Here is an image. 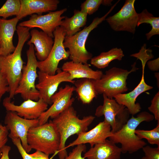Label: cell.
Returning a JSON list of instances; mask_svg holds the SVG:
<instances>
[{
  "instance_id": "obj_1",
  "label": "cell",
  "mask_w": 159,
  "mask_h": 159,
  "mask_svg": "<svg viewBox=\"0 0 159 159\" xmlns=\"http://www.w3.org/2000/svg\"><path fill=\"white\" fill-rule=\"evenodd\" d=\"M30 29L18 25L16 32L18 42L14 52L6 56L0 55V72L6 80L9 87V97L11 99L21 77L24 62L21 57L24 46L30 37Z\"/></svg>"
},
{
  "instance_id": "obj_2",
  "label": "cell",
  "mask_w": 159,
  "mask_h": 159,
  "mask_svg": "<svg viewBox=\"0 0 159 159\" xmlns=\"http://www.w3.org/2000/svg\"><path fill=\"white\" fill-rule=\"evenodd\" d=\"M95 118L90 115L79 118L76 111L72 106L52 120L60 135V144L57 153L59 159H65L68 155L65 148L67 139L72 135L87 131Z\"/></svg>"
},
{
  "instance_id": "obj_3",
  "label": "cell",
  "mask_w": 159,
  "mask_h": 159,
  "mask_svg": "<svg viewBox=\"0 0 159 159\" xmlns=\"http://www.w3.org/2000/svg\"><path fill=\"white\" fill-rule=\"evenodd\" d=\"M154 119L153 115L146 111H143L136 117L132 115L122 128L112 133L109 140L115 144L120 143L122 153L131 154L142 149L147 144L140 139L135 133L137 127L142 122H150Z\"/></svg>"
},
{
  "instance_id": "obj_4",
  "label": "cell",
  "mask_w": 159,
  "mask_h": 159,
  "mask_svg": "<svg viewBox=\"0 0 159 159\" xmlns=\"http://www.w3.org/2000/svg\"><path fill=\"white\" fill-rule=\"evenodd\" d=\"M117 2L103 16L96 17L88 26L70 36H65L63 42L65 48L68 49L70 59L75 62L87 64L88 61L92 57V53L87 51L85 47L86 41L90 32L104 21L117 4Z\"/></svg>"
},
{
  "instance_id": "obj_5",
  "label": "cell",
  "mask_w": 159,
  "mask_h": 159,
  "mask_svg": "<svg viewBox=\"0 0 159 159\" xmlns=\"http://www.w3.org/2000/svg\"><path fill=\"white\" fill-rule=\"evenodd\" d=\"M27 141L30 148L49 155L57 153L60 144V135L52 120L29 129Z\"/></svg>"
},
{
  "instance_id": "obj_6",
  "label": "cell",
  "mask_w": 159,
  "mask_h": 159,
  "mask_svg": "<svg viewBox=\"0 0 159 159\" xmlns=\"http://www.w3.org/2000/svg\"><path fill=\"white\" fill-rule=\"evenodd\" d=\"M135 62L132 65L130 71L117 67H113L106 71L101 78L93 80L95 89L98 94H102L110 99L117 95L127 91L126 80L131 73L138 69L135 67Z\"/></svg>"
},
{
  "instance_id": "obj_7",
  "label": "cell",
  "mask_w": 159,
  "mask_h": 159,
  "mask_svg": "<svg viewBox=\"0 0 159 159\" xmlns=\"http://www.w3.org/2000/svg\"><path fill=\"white\" fill-rule=\"evenodd\" d=\"M29 46L26 51L27 64L23 66L21 77L15 95L20 94L24 100L29 99L36 101L39 99V92L35 83L38 77L37 73L38 61L35 56L34 46L32 44Z\"/></svg>"
},
{
  "instance_id": "obj_8",
  "label": "cell",
  "mask_w": 159,
  "mask_h": 159,
  "mask_svg": "<svg viewBox=\"0 0 159 159\" xmlns=\"http://www.w3.org/2000/svg\"><path fill=\"white\" fill-rule=\"evenodd\" d=\"M102 105L96 109L95 115L98 117L104 116V121L110 126L112 133L120 130L129 119L130 113L125 106L118 103L113 99L103 94Z\"/></svg>"
},
{
  "instance_id": "obj_9",
  "label": "cell",
  "mask_w": 159,
  "mask_h": 159,
  "mask_svg": "<svg viewBox=\"0 0 159 159\" xmlns=\"http://www.w3.org/2000/svg\"><path fill=\"white\" fill-rule=\"evenodd\" d=\"M54 43L48 57L44 60L38 61L39 71L51 75L55 74L59 69V62L66 60L69 57V51L64 48L63 42L66 36L63 28L57 27L53 33Z\"/></svg>"
},
{
  "instance_id": "obj_10",
  "label": "cell",
  "mask_w": 159,
  "mask_h": 159,
  "mask_svg": "<svg viewBox=\"0 0 159 159\" xmlns=\"http://www.w3.org/2000/svg\"><path fill=\"white\" fill-rule=\"evenodd\" d=\"M135 0H126L120 9L105 20L111 28L115 31H126L135 34L138 19L136 11Z\"/></svg>"
},
{
  "instance_id": "obj_11",
  "label": "cell",
  "mask_w": 159,
  "mask_h": 159,
  "mask_svg": "<svg viewBox=\"0 0 159 159\" xmlns=\"http://www.w3.org/2000/svg\"><path fill=\"white\" fill-rule=\"evenodd\" d=\"M38 82L36 87L39 93V99L43 100L47 104H52V96L57 92L59 85L66 82L74 84L75 80H72L69 74L59 68L54 75H51L39 71L38 72Z\"/></svg>"
},
{
  "instance_id": "obj_12",
  "label": "cell",
  "mask_w": 159,
  "mask_h": 159,
  "mask_svg": "<svg viewBox=\"0 0 159 159\" xmlns=\"http://www.w3.org/2000/svg\"><path fill=\"white\" fill-rule=\"evenodd\" d=\"M4 122L6 127L10 131L8 136L11 138H19L24 148L27 153H29L32 149L27 141L28 132L30 128L39 125L38 119H25L15 112L7 111Z\"/></svg>"
},
{
  "instance_id": "obj_13",
  "label": "cell",
  "mask_w": 159,
  "mask_h": 159,
  "mask_svg": "<svg viewBox=\"0 0 159 159\" xmlns=\"http://www.w3.org/2000/svg\"><path fill=\"white\" fill-rule=\"evenodd\" d=\"M74 87L67 85L59 88L51 97L52 105L43 113L38 119L41 125L48 121L49 118L54 119L68 108L72 106L75 99L72 97Z\"/></svg>"
},
{
  "instance_id": "obj_14",
  "label": "cell",
  "mask_w": 159,
  "mask_h": 159,
  "mask_svg": "<svg viewBox=\"0 0 159 159\" xmlns=\"http://www.w3.org/2000/svg\"><path fill=\"white\" fill-rule=\"evenodd\" d=\"M67 10V9L49 12L44 15L34 14L29 19L21 22L19 25L29 29L38 28L49 36L54 38L53 33L56 28L60 26L62 21L65 16L62 15Z\"/></svg>"
},
{
  "instance_id": "obj_15",
  "label": "cell",
  "mask_w": 159,
  "mask_h": 159,
  "mask_svg": "<svg viewBox=\"0 0 159 159\" xmlns=\"http://www.w3.org/2000/svg\"><path fill=\"white\" fill-rule=\"evenodd\" d=\"M3 105L7 111L15 112L20 117L29 120L38 119L47 109L48 106L41 99L36 101L28 99L16 105L9 97L3 100Z\"/></svg>"
},
{
  "instance_id": "obj_16",
  "label": "cell",
  "mask_w": 159,
  "mask_h": 159,
  "mask_svg": "<svg viewBox=\"0 0 159 159\" xmlns=\"http://www.w3.org/2000/svg\"><path fill=\"white\" fill-rule=\"evenodd\" d=\"M141 62L142 74L141 80L138 85L131 91L127 93L120 94L114 98L119 104L125 106L128 110L130 114L133 115L139 112L141 107L140 104L136 103L137 97L143 93L153 88V87L147 85L144 79L145 66L148 58L141 57L139 59Z\"/></svg>"
},
{
  "instance_id": "obj_17",
  "label": "cell",
  "mask_w": 159,
  "mask_h": 159,
  "mask_svg": "<svg viewBox=\"0 0 159 159\" xmlns=\"http://www.w3.org/2000/svg\"><path fill=\"white\" fill-rule=\"evenodd\" d=\"M112 134L110 125L104 121L99 122L90 131L78 134L77 138L66 146L65 148L86 143L90 144L91 147H92L96 144L104 143Z\"/></svg>"
},
{
  "instance_id": "obj_18",
  "label": "cell",
  "mask_w": 159,
  "mask_h": 159,
  "mask_svg": "<svg viewBox=\"0 0 159 159\" xmlns=\"http://www.w3.org/2000/svg\"><path fill=\"white\" fill-rule=\"evenodd\" d=\"M20 10L16 16L19 20L34 14L55 11L58 7V0H20Z\"/></svg>"
},
{
  "instance_id": "obj_19",
  "label": "cell",
  "mask_w": 159,
  "mask_h": 159,
  "mask_svg": "<svg viewBox=\"0 0 159 159\" xmlns=\"http://www.w3.org/2000/svg\"><path fill=\"white\" fill-rule=\"evenodd\" d=\"M19 20L16 16L7 19L0 18V49L1 55L6 56L13 52L16 47L13 39L16 25Z\"/></svg>"
},
{
  "instance_id": "obj_20",
  "label": "cell",
  "mask_w": 159,
  "mask_h": 159,
  "mask_svg": "<svg viewBox=\"0 0 159 159\" xmlns=\"http://www.w3.org/2000/svg\"><path fill=\"white\" fill-rule=\"evenodd\" d=\"M30 39L27 44H32L34 46L36 58L39 61H42L48 57L54 43L52 38L42 31L33 29L30 32Z\"/></svg>"
},
{
  "instance_id": "obj_21",
  "label": "cell",
  "mask_w": 159,
  "mask_h": 159,
  "mask_svg": "<svg viewBox=\"0 0 159 159\" xmlns=\"http://www.w3.org/2000/svg\"><path fill=\"white\" fill-rule=\"evenodd\" d=\"M121 153L120 148L107 139L104 143L91 147L83 157L87 159H120Z\"/></svg>"
},
{
  "instance_id": "obj_22",
  "label": "cell",
  "mask_w": 159,
  "mask_h": 159,
  "mask_svg": "<svg viewBox=\"0 0 159 159\" xmlns=\"http://www.w3.org/2000/svg\"><path fill=\"white\" fill-rule=\"evenodd\" d=\"M61 69L68 72L72 80L76 79L82 78L96 80L100 79L103 74L101 70H93L88 64L75 62L71 60L64 62Z\"/></svg>"
},
{
  "instance_id": "obj_23",
  "label": "cell",
  "mask_w": 159,
  "mask_h": 159,
  "mask_svg": "<svg viewBox=\"0 0 159 159\" xmlns=\"http://www.w3.org/2000/svg\"><path fill=\"white\" fill-rule=\"evenodd\" d=\"M87 15L80 10H74V14L70 17H65L60 26L64 29L65 36H72L81 30L87 21Z\"/></svg>"
},
{
  "instance_id": "obj_24",
  "label": "cell",
  "mask_w": 159,
  "mask_h": 159,
  "mask_svg": "<svg viewBox=\"0 0 159 159\" xmlns=\"http://www.w3.org/2000/svg\"><path fill=\"white\" fill-rule=\"evenodd\" d=\"M74 91L83 104L90 103L98 95L94 87L93 80L82 78L75 81Z\"/></svg>"
},
{
  "instance_id": "obj_25",
  "label": "cell",
  "mask_w": 159,
  "mask_h": 159,
  "mask_svg": "<svg viewBox=\"0 0 159 159\" xmlns=\"http://www.w3.org/2000/svg\"><path fill=\"white\" fill-rule=\"evenodd\" d=\"M124 56L121 48H113L106 52H101L99 55L92 57L90 59L91 64L99 69L105 68L112 61L117 59L120 61Z\"/></svg>"
},
{
  "instance_id": "obj_26",
  "label": "cell",
  "mask_w": 159,
  "mask_h": 159,
  "mask_svg": "<svg viewBox=\"0 0 159 159\" xmlns=\"http://www.w3.org/2000/svg\"><path fill=\"white\" fill-rule=\"evenodd\" d=\"M144 23L150 24L152 27L151 30L145 34L147 40H149L153 35H159V17H154L146 9L138 14L137 26Z\"/></svg>"
},
{
  "instance_id": "obj_27",
  "label": "cell",
  "mask_w": 159,
  "mask_h": 159,
  "mask_svg": "<svg viewBox=\"0 0 159 159\" xmlns=\"http://www.w3.org/2000/svg\"><path fill=\"white\" fill-rule=\"evenodd\" d=\"M20 0H7L0 8V17L6 19L7 17L18 15L20 9Z\"/></svg>"
},
{
  "instance_id": "obj_28",
  "label": "cell",
  "mask_w": 159,
  "mask_h": 159,
  "mask_svg": "<svg viewBox=\"0 0 159 159\" xmlns=\"http://www.w3.org/2000/svg\"><path fill=\"white\" fill-rule=\"evenodd\" d=\"M135 133L140 139H146L152 145H156L159 147V123L156 127L151 130H136Z\"/></svg>"
},
{
  "instance_id": "obj_29",
  "label": "cell",
  "mask_w": 159,
  "mask_h": 159,
  "mask_svg": "<svg viewBox=\"0 0 159 159\" xmlns=\"http://www.w3.org/2000/svg\"><path fill=\"white\" fill-rule=\"evenodd\" d=\"M102 2V0H86L81 4L80 11L87 15L92 14L98 10Z\"/></svg>"
},
{
  "instance_id": "obj_30",
  "label": "cell",
  "mask_w": 159,
  "mask_h": 159,
  "mask_svg": "<svg viewBox=\"0 0 159 159\" xmlns=\"http://www.w3.org/2000/svg\"><path fill=\"white\" fill-rule=\"evenodd\" d=\"M149 110L153 114L158 123H159V92L154 96L151 101V104L148 108Z\"/></svg>"
},
{
  "instance_id": "obj_31",
  "label": "cell",
  "mask_w": 159,
  "mask_h": 159,
  "mask_svg": "<svg viewBox=\"0 0 159 159\" xmlns=\"http://www.w3.org/2000/svg\"><path fill=\"white\" fill-rule=\"evenodd\" d=\"M142 149L145 156L141 159H159V147L153 148L147 145Z\"/></svg>"
},
{
  "instance_id": "obj_32",
  "label": "cell",
  "mask_w": 159,
  "mask_h": 159,
  "mask_svg": "<svg viewBox=\"0 0 159 159\" xmlns=\"http://www.w3.org/2000/svg\"><path fill=\"white\" fill-rule=\"evenodd\" d=\"M86 147L85 144L77 145L70 152L65 159H85L82 153L85 152Z\"/></svg>"
},
{
  "instance_id": "obj_33",
  "label": "cell",
  "mask_w": 159,
  "mask_h": 159,
  "mask_svg": "<svg viewBox=\"0 0 159 159\" xmlns=\"http://www.w3.org/2000/svg\"><path fill=\"white\" fill-rule=\"evenodd\" d=\"M11 139L13 144L17 147L23 159H32L30 154L23 147L19 138H12Z\"/></svg>"
},
{
  "instance_id": "obj_34",
  "label": "cell",
  "mask_w": 159,
  "mask_h": 159,
  "mask_svg": "<svg viewBox=\"0 0 159 159\" xmlns=\"http://www.w3.org/2000/svg\"><path fill=\"white\" fill-rule=\"evenodd\" d=\"M8 130L5 126L0 124V158L2 153L1 151V148L6 145L8 139Z\"/></svg>"
},
{
  "instance_id": "obj_35",
  "label": "cell",
  "mask_w": 159,
  "mask_h": 159,
  "mask_svg": "<svg viewBox=\"0 0 159 159\" xmlns=\"http://www.w3.org/2000/svg\"><path fill=\"white\" fill-rule=\"evenodd\" d=\"M9 90L8 84L7 81L0 72V101L3 96Z\"/></svg>"
},
{
  "instance_id": "obj_36",
  "label": "cell",
  "mask_w": 159,
  "mask_h": 159,
  "mask_svg": "<svg viewBox=\"0 0 159 159\" xmlns=\"http://www.w3.org/2000/svg\"><path fill=\"white\" fill-rule=\"evenodd\" d=\"M159 58L152 60L149 61L147 63L148 68L151 71H157L159 69Z\"/></svg>"
},
{
  "instance_id": "obj_37",
  "label": "cell",
  "mask_w": 159,
  "mask_h": 159,
  "mask_svg": "<svg viewBox=\"0 0 159 159\" xmlns=\"http://www.w3.org/2000/svg\"><path fill=\"white\" fill-rule=\"evenodd\" d=\"M30 155L32 159H49V155L39 151L36 150Z\"/></svg>"
},
{
  "instance_id": "obj_38",
  "label": "cell",
  "mask_w": 159,
  "mask_h": 159,
  "mask_svg": "<svg viewBox=\"0 0 159 159\" xmlns=\"http://www.w3.org/2000/svg\"><path fill=\"white\" fill-rule=\"evenodd\" d=\"M11 148L9 146L5 145L1 149L2 155L0 159H10L9 156V152Z\"/></svg>"
},
{
  "instance_id": "obj_39",
  "label": "cell",
  "mask_w": 159,
  "mask_h": 159,
  "mask_svg": "<svg viewBox=\"0 0 159 159\" xmlns=\"http://www.w3.org/2000/svg\"><path fill=\"white\" fill-rule=\"evenodd\" d=\"M112 1L111 0H102V4L105 6H110L111 5Z\"/></svg>"
},
{
  "instance_id": "obj_40",
  "label": "cell",
  "mask_w": 159,
  "mask_h": 159,
  "mask_svg": "<svg viewBox=\"0 0 159 159\" xmlns=\"http://www.w3.org/2000/svg\"><path fill=\"white\" fill-rule=\"evenodd\" d=\"M155 77L157 79V85L158 86V87H159V72L155 73Z\"/></svg>"
},
{
  "instance_id": "obj_41",
  "label": "cell",
  "mask_w": 159,
  "mask_h": 159,
  "mask_svg": "<svg viewBox=\"0 0 159 159\" xmlns=\"http://www.w3.org/2000/svg\"><path fill=\"white\" fill-rule=\"evenodd\" d=\"M1 55V50H0V55Z\"/></svg>"
}]
</instances>
